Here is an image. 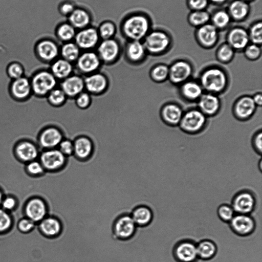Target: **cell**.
Instances as JSON below:
<instances>
[{
	"mask_svg": "<svg viewBox=\"0 0 262 262\" xmlns=\"http://www.w3.org/2000/svg\"><path fill=\"white\" fill-rule=\"evenodd\" d=\"M91 98L88 93L81 92L76 96V103L81 108L88 107L91 103Z\"/></svg>",
	"mask_w": 262,
	"mask_h": 262,
	"instance_id": "cell-50",
	"label": "cell"
},
{
	"mask_svg": "<svg viewBox=\"0 0 262 262\" xmlns=\"http://www.w3.org/2000/svg\"><path fill=\"white\" fill-rule=\"evenodd\" d=\"M38 152L36 145L29 140L18 142L14 148L16 157L20 161L26 163L35 160L38 156Z\"/></svg>",
	"mask_w": 262,
	"mask_h": 262,
	"instance_id": "cell-17",
	"label": "cell"
},
{
	"mask_svg": "<svg viewBox=\"0 0 262 262\" xmlns=\"http://www.w3.org/2000/svg\"><path fill=\"white\" fill-rule=\"evenodd\" d=\"M192 67L186 61H178L169 68L168 77L174 83H180L186 80L191 75Z\"/></svg>",
	"mask_w": 262,
	"mask_h": 262,
	"instance_id": "cell-19",
	"label": "cell"
},
{
	"mask_svg": "<svg viewBox=\"0 0 262 262\" xmlns=\"http://www.w3.org/2000/svg\"><path fill=\"white\" fill-rule=\"evenodd\" d=\"M206 117L201 111L193 110L183 115L180 121L181 127L188 132H196L205 125Z\"/></svg>",
	"mask_w": 262,
	"mask_h": 262,
	"instance_id": "cell-13",
	"label": "cell"
},
{
	"mask_svg": "<svg viewBox=\"0 0 262 262\" xmlns=\"http://www.w3.org/2000/svg\"><path fill=\"white\" fill-rule=\"evenodd\" d=\"M208 0H189L191 7L196 10H202L208 4Z\"/></svg>",
	"mask_w": 262,
	"mask_h": 262,
	"instance_id": "cell-54",
	"label": "cell"
},
{
	"mask_svg": "<svg viewBox=\"0 0 262 262\" xmlns=\"http://www.w3.org/2000/svg\"><path fill=\"white\" fill-rule=\"evenodd\" d=\"M262 24L261 22L255 24L251 28L249 39L254 44L259 45L262 41Z\"/></svg>",
	"mask_w": 262,
	"mask_h": 262,
	"instance_id": "cell-45",
	"label": "cell"
},
{
	"mask_svg": "<svg viewBox=\"0 0 262 262\" xmlns=\"http://www.w3.org/2000/svg\"><path fill=\"white\" fill-rule=\"evenodd\" d=\"M209 17L208 12L203 10H196L191 14L189 19L192 25L203 26L208 21Z\"/></svg>",
	"mask_w": 262,
	"mask_h": 262,
	"instance_id": "cell-41",
	"label": "cell"
},
{
	"mask_svg": "<svg viewBox=\"0 0 262 262\" xmlns=\"http://www.w3.org/2000/svg\"><path fill=\"white\" fill-rule=\"evenodd\" d=\"M35 224L36 223L27 217L24 218L18 222L17 228L20 231L24 233H27L34 228Z\"/></svg>",
	"mask_w": 262,
	"mask_h": 262,
	"instance_id": "cell-49",
	"label": "cell"
},
{
	"mask_svg": "<svg viewBox=\"0 0 262 262\" xmlns=\"http://www.w3.org/2000/svg\"><path fill=\"white\" fill-rule=\"evenodd\" d=\"M242 1H250V0H242Z\"/></svg>",
	"mask_w": 262,
	"mask_h": 262,
	"instance_id": "cell-60",
	"label": "cell"
},
{
	"mask_svg": "<svg viewBox=\"0 0 262 262\" xmlns=\"http://www.w3.org/2000/svg\"><path fill=\"white\" fill-rule=\"evenodd\" d=\"M11 96L16 100L27 99L32 93L30 80L23 76L13 80L10 86Z\"/></svg>",
	"mask_w": 262,
	"mask_h": 262,
	"instance_id": "cell-18",
	"label": "cell"
},
{
	"mask_svg": "<svg viewBox=\"0 0 262 262\" xmlns=\"http://www.w3.org/2000/svg\"><path fill=\"white\" fill-rule=\"evenodd\" d=\"M39 162L45 170L56 171L64 167L66 157L59 149H45L40 155Z\"/></svg>",
	"mask_w": 262,
	"mask_h": 262,
	"instance_id": "cell-8",
	"label": "cell"
},
{
	"mask_svg": "<svg viewBox=\"0 0 262 262\" xmlns=\"http://www.w3.org/2000/svg\"><path fill=\"white\" fill-rule=\"evenodd\" d=\"M149 29V21L148 18L140 14L127 17L122 25L123 33L130 41H140L148 34Z\"/></svg>",
	"mask_w": 262,
	"mask_h": 262,
	"instance_id": "cell-1",
	"label": "cell"
},
{
	"mask_svg": "<svg viewBox=\"0 0 262 262\" xmlns=\"http://www.w3.org/2000/svg\"><path fill=\"white\" fill-rule=\"evenodd\" d=\"M26 170L28 173L33 176L42 174L45 171L40 162L35 160L27 163Z\"/></svg>",
	"mask_w": 262,
	"mask_h": 262,
	"instance_id": "cell-47",
	"label": "cell"
},
{
	"mask_svg": "<svg viewBox=\"0 0 262 262\" xmlns=\"http://www.w3.org/2000/svg\"><path fill=\"white\" fill-rule=\"evenodd\" d=\"M217 214L221 221L225 223H229L235 213L231 205L223 204L217 208Z\"/></svg>",
	"mask_w": 262,
	"mask_h": 262,
	"instance_id": "cell-39",
	"label": "cell"
},
{
	"mask_svg": "<svg viewBox=\"0 0 262 262\" xmlns=\"http://www.w3.org/2000/svg\"><path fill=\"white\" fill-rule=\"evenodd\" d=\"M256 108V104L252 98L246 96L239 99L235 104V112L241 118H246L251 116Z\"/></svg>",
	"mask_w": 262,
	"mask_h": 262,
	"instance_id": "cell-31",
	"label": "cell"
},
{
	"mask_svg": "<svg viewBox=\"0 0 262 262\" xmlns=\"http://www.w3.org/2000/svg\"><path fill=\"white\" fill-rule=\"evenodd\" d=\"M262 135L261 133H258L255 137L254 139L255 146L257 149L258 152L260 153L261 152L262 147Z\"/></svg>",
	"mask_w": 262,
	"mask_h": 262,
	"instance_id": "cell-56",
	"label": "cell"
},
{
	"mask_svg": "<svg viewBox=\"0 0 262 262\" xmlns=\"http://www.w3.org/2000/svg\"><path fill=\"white\" fill-rule=\"evenodd\" d=\"M16 204L17 202L14 197L8 196L3 199L1 205L3 209L10 211L15 208Z\"/></svg>",
	"mask_w": 262,
	"mask_h": 262,
	"instance_id": "cell-53",
	"label": "cell"
},
{
	"mask_svg": "<svg viewBox=\"0 0 262 262\" xmlns=\"http://www.w3.org/2000/svg\"><path fill=\"white\" fill-rule=\"evenodd\" d=\"M13 224V220L7 211L0 208V233L9 230Z\"/></svg>",
	"mask_w": 262,
	"mask_h": 262,
	"instance_id": "cell-43",
	"label": "cell"
},
{
	"mask_svg": "<svg viewBox=\"0 0 262 262\" xmlns=\"http://www.w3.org/2000/svg\"><path fill=\"white\" fill-rule=\"evenodd\" d=\"M56 33L60 40L67 42L74 38L76 32V29L69 23H66L57 27Z\"/></svg>",
	"mask_w": 262,
	"mask_h": 262,
	"instance_id": "cell-37",
	"label": "cell"
},
{
	"mask_svg": "<svg viewBox=\"0 0 262 262\" xmlns=\"http://www.w3.org/2000/svg\"><path fill=\"white\" fill-rule=\"evenodd\" d=\"M162 116L168 123L175 125L180 122L183 116L181 108L174 104H168L162 110Z\"/></svg>",
	"mask_w": 262,
	"mask_h": 262,
	"instance_id": "cell-33",
	"label": "cell"
},
{
	"mask_svg": "<svg viewBox=\"0 0 262 262\" xmlns=\"http://www.w3.org/2000/svg\"><path fill=\"white\" fill-rule=\"evenodd\" d=\"M3 199V193L2 192L1 189H0V205H1Z\"/></svg>",
	"mask_w": 262,
	"mask_h": 262,
	"instance_id": "cell-58",
	"label": "cell"
},
{
	"mask_svg": "<svg viewBox=\"0 0 262 262\" xmlns=\"http://www.w3.org/2000/svg\"><path fill=\"white\" fill-rule=\"evenodd\" d=\"M256 205L255 194L250 190L243 189L235 194L231 206L236 214H250L255 210Z\"/></svg>",
	"mask_w": 262,
	"mask_h": 262,
	"instance_id": "cell-4",
	"label": "cell"
},
{
	"mask_svg": "<svg viewBox=\"0 0 262 262\" xmlns=\"http://www.w3.org/2000/svg\"><path fill=\"white\" fill-rule=\"evenodd\" d=\"M145 51L143 43L140 41L132 40L126 46V55L130 61L137 62L143 59Z\"/></svg>",
	"mask_w": 262,
	"mask_h": 262,
	"instance_id": "cell-32",
	"label": "cell"
},
{
	"mask_svg": "<svg viewBox=\"0 0 262 262\" xmlns=\"http://www.w3.org/2000/svg\"><path fill=\"white\" fill-rule=\"evenodd\" d=\"M38 228L41 233L49 237L59 235L62 230L60 221L55 216H46L39 223Z\"/></svg>",
	"mask_w": 262,
	"mask_h": 262,
	"instance_id": "cell-21",
	"label": "cell"
},
{
	"mask_svg": "<svg viewBox=\"0 0 262 262\" xmlns=\"http://www.w3.org/2000/svg\"><path fill=\"white\" fill-rule=\"evenodd\" d=\"M100 37L98 30L94 27H88L76 33L75 43L80 49L89 51L96 47Z\"/></svg>",
	"mask_w": 262,
	"mask_h": 262,
	"instance_id": "cell-12",
	"label": "cell"
},
{
	"mask_svg": "<svg viewBox=\"0 0 262 262\" xmlns=\"http://www.w3.org/2000/svg\"><path fill=\"white\" fill-rule=\"evenodd\" d=\"M172 253L177 262H196L199 258L196 243L189 239L178 242L173 247Z\"/></svg>",
	"mask_w": 262,
	"mask_h": 262,
	"instance_id": "cell-5",
	"label": "cell"
},
{
	"mask_svg": "<svg viewBox=\"0 0 262 262\" xmlns=\"http://www.w3.org/2000/svg\"><path fill=\"white\" fill-rule=\"evenodd\" d=\"M245 54L251 59L257 58L260 54V49L257 45L252 44L246 47Z\"/></svg>",
	"mask_w": 262,
	"mask_h": 262,
	"instance_id": "cell-52",
	"label": "cell"
},
{
	"mask_svg": "<svg viewBox=\"0 0 262 262\" xmlns=\"http://www.w3.org/2000/svg\"><path fill=\"white\" fill-rule=\"evenodd\" d=\"M256 105H261L262 103V95L260 93L256 94L253 98H252Z\"/></svg>",
	"mask_w": 262,
	"mask_h": 262,
	"instance_id": "cell-57",
	"label": "cell"
},
{
	"mask_svg": "<svg viewBox=\"0 0 262 262\" xmlns=\"http://www.w3.org/2000/svg\"><path fill=\"white\" fill-rule=\"evenodd\" d=\"M170 43V39L164 32L159 31L148 33L143 43L145 50L151 54H159L166 50Z\"/></svg>",
	"mask_w": 262,
	"mask_h": 262,
	"instance_id": "cell-9",
	"label": "cell"
},
{
	"mask_svg": "<svg viewBox=\"0 0 262 262\" xmlns=\"http://www.w3.org/2000/svg\"><path fill=\"white\" fill-rule=\"evenodd\" d=\"M199 106L203 114L212 115L218 111L220 101L214 95L211 93L205 94L200 97Z\"/></svg>",
	"mask_w": 262,
	"mask_h": 262,
	"instance_id": "cell-26",
	"label": "cell"
},
{
	"mask_svg": "<svg viewBox=\"0 0 262 262\" xmlns=\"http://www.w3.org/2000/svg\"><path fill=\"white\" fill-rule=\"evenodd\" d=\"M63 140L60 130L55 127H48L43 129L38 136L39 145L45 149L55 148Z\"/></svg>",
	"mask_w": 262,
	"mask_h": 262,
	"instance_id": "cell-15",
	"label": "cell"
},
{
	"mask_svg": "<svg viewBox=\"0 0 262 262\" xmlns=\"http://www.w3.org/2000/svg\"><path fill=\"white\" fill-rule=\"evenodd\" d=\"M69 23L75 29L81 30L89 26L91 22L89 13L82 8H75L68 16Z\"/></svg>",
	"mask_w": 262,
	"mask_h": 262,
	"instance_id": "cell-27",
	"label": "cell"
},
{
	"mask_svg": "<svg viewBox=\"0 0 262 262\" xmlns=\"http://www.w3.org/2000/svg\"><path fill=\"white\" fill-rule=\"evenodd\" d=\"M75 9L74 5L69 2L62 4L59 7L60 12L64 15L69 16Z\"/></svg>",
	"mask_w": 262,
	"mask_h": 262,
	"instance_id": "cell-55",
	"label": "cell"
},
{
	"mask_svg": "<svg viewBox=\"0 0 262 262\" xmlns=\"http://www.w3.org/2000/svg\"><path fill=\"white\" fill-rule=\"evenodd\" d=\"M73 71L72 63L61 58L55 59L51 66V72L58 79L66 78Z\"/></svg>",
	"mask_w": 262,
	"mask_h": 262,
	"instance_id": "cell-28",
	"label": "cell"
},
{
	"mask_svg": "<svg viewBox=\"0 0 262 262\" xmlns=\"http://www.w3.org/2000/svg\"><path fill=\"white\" fill-rule=\"evenodd\" d=\"M73 154L80 160L88 158L93 151V144L91 140L85 137H80L73 142Z\"/></svg>",
	"mask_w": 262,
	"mask_h": 262,
	"instance_id": "cell-25",
	"label": "cell"
},
{
	"mask_svg": "<svg viewBox=\"0 0 262 262\" xmlns=\"http://www.w3.org/2000/svg\"><path fill=\"white\" fill-rule=\"evenodd\" d=\"M59 53L62 58L72 63L78 59L80 54V49L71 41L65 42L59 50Z\"/></svg>",
	"mask_w": 262,
	"mask_h": 262,
	"instance_id": "cell-34",
	"label": "cell"
},
{
	"mask_svg": "<svg viewBox=\"0 0 262 262\" xmlns=\"http://www.w3.org/2000/svg\"><path fill=\"white\" fill-rule=\"evenodd\" d=\"M58 149L66 157L73 154V142L69 140H62L59 144Z\"/></svg>",
	"mask_w": 262,
	"mask_h": 262,
	"instance_id": "cell-51",
	"label": "cell"
},
{
	"mask_svg": "<svg viewBox=\"0 0 262 262\" xmlns=\"http://www.w3.org/2000/svg\"><path fill=\"white\" fill-rule=\"evenodd\" d=\"M137 226L145 227L152 222L154 214L151 209L146 205H139L135 207L130 214Z\"/></svg>",
	"mask_w": 262,
	"mask_h": 262,
	"instance_id": "cell-23",
	"label": "cell"
},
{
	"mask_svg": "<svg viewBox=\"0 0 262 262\" xmlns=\"http://www.w3.org/2000/svg\"><path fill=\"white\" fill-rule=\"evenodd\" d=\"M34 51L40 60L45 62H50L56 59L59 53V49L54 41L48 38H42L36 43Z\"/></svg>",
	"mask_w": 262,
	"mask_h": 262,
	"instance_id": "cell-11",
	"label": "cell"
},
{
	"mask_svg": "<svg viewBox=\"0 0 262 262\" xmlns=\"http://www.w3.org/2000/svg\"><path fill=\"white\" fill-rule=\"evenodd\" d=\"M229 224L234 234L243 237L252 234L256 228L255 221L250 214L235 213Z\"/></svg>",
	"mask_w": 262,
	"mask_h": 262,
	"instance_id": "cell-7",
	"label": "cell"
},
{
	"mask_svg": "<svg viewBox=\"0 0 262 262\" xmlns=\"http://www.w3.org/2000/svg\"><path fill=\"white\" fill-rule=\"evenodd\" d=\"M249 12V7L245 1L236 0L233 2L229 7L230 14L234 18L238 20L245 18Z\"/></svg>",
	"mask_w": 262,
	"mask_h": 262,
	"instance_id": "cell-36",
	"label": "cell"
},
{
	"mask_svg": "<svg viewBox=\"0 0 262 262\" xmlns=\"http://www.w3.org/2000/svg\"><path fill=\"white\" fill-rule=\"evenodd\" d=\"M84 88L91 93L99 94L104 91L107 86V80L100 73H93L84 79Z\"/></svg>",
	"mask_w": 262,
	"mask_h": 262,
	"instance_id": "cell-22",
	"label": "cell"
},
{
	"mask_svg": "<svg viewBox=\"0 0 262 262\" xmlns=\"http://www.w3.org/2000/svg\"><path fill=\"white\" fill-rule=\"evenodd\" d=\"M120 51L117 41L113 38L104 39L98 45L97 55L101 61L111 63L117 59Z\"/></svg>",
	"mask_w": 262,
	"mask_h": 262,
	"instance_id": "cell-14",
	"label": "cell"
},
{
	"mask_svg": "<svg viewBox=\"0 0 262 262\" xmlns=\"http://www.w3.org/2000/svg\"><path fill=\"white\" fill-rule=\"evenodd\" d=\"M198 36L199 40L203 45L207 47L211 46L217 40V29L213 25L205 24L199 29Z\"/></svg>",
	"mask_w": 262,
	"mask_h": 262,
	"instance_id": "cell-29",
	"label": "cell"
},
{
	"mask_svg": "<svg viewBox=\"0 0 262 262\" xmlns=\"http://www.w3.org/2000/svg\"><path fill=\"white\" fill-rule=\"evenodd\" d=\"M233 56V49L229 44H224L218 51V57L223 61H229Z\"/></svg>",
	"mask_w": 262,
	"mask_h": 262,
	"instance_id": "cell-48",
	"label": "cell"
},
{
	"mask_svg": "<svg viewBox=\"0 0 262 262\" xmlns=\"http://www.w3.org/2000/svg\"><path fill=\"white\" fill-rule=\"evenodd\" d=\"M47 96L49 103L54 106L60 105L66 98V95L61 89H54Z\"/></svg>",
	"mask_w": 262,
	"mask_h": 262,
	"instance_id": "cell-40",
	"label": "cell"
},
{
	"mask_svg": "<svg viewBox=\"0 0 262 262\" xmlns=\"http://www.w3.org/2000/svg\"><path fill=\"white\" fill-rule=\"evenodd\" d=\"M227 82L224 72L218 68L205 71L201 76V86L211 93H219L225 88Z\"/></svg>",
	"mask_w": 262,
	"mask_h": 262,
	"instance_id": "cell-2",
	"label": "cell"
},
{
	"mask_svg": "<svg viewBox=\"0 0 262 262\" xmlns=\"http://www.w3.org/2000/svg\"><path fill=\"white\" fill-rule=\"evenodd\" d=\"M210 1L213 2L214 3H220L225 2L226 0H210Z\"/></svg>",
	"mask_w": 262,
	"mask_h": 262,
	"instance_id": "cell-59",
	"label": "cell"
},
{
	"mask_svg": "<svg viewBox=\"0 0 262 262\" xmlns=\"http://www.w3.org/2000/svg\"><path fill=\"white\" fill-rule=\"evenodd\" d=\"M76 61L77 67L81 72L91 73L99 68L101 60L97 53L86 51L80 54Z\"/></svg>",
	"mask_w": 262,
	"mask_h": 262,
	"instance_id": "cell-16",
	"label": "cell"
},
{
	"mask_svg": "<svg viewBox=\"0 0 262 262\" xmlns=\"http://www.w3.org/2000/svg\"><path fill=\"white\" fill-rule=\"evenodd\" d=\"M7 74L13 80L23 76L24 70L23 66L18 62H12L7 67Z\"/></svg>",
	"mask_w": 262,
	"mask_h": 262,
	"instance_id": "cell-44",
	"label": "cell"
},
{
	"mask_svg": "<svg viewBox=\"0 0 262 262\" xmlns=\"http://www.w3.org/2000/svg\"><path fill=\"white\" fill-rule=\"evenodd\" d=\"M84 88V79L78 75H70L61 83L60 89L66 96L76 97Z\"/></svg>",
	"mask_w": 262,
	"mask_h": 262,
	"instance_id": "cell-20",
	"label": "cell"
},
{
	"mask_svg": "<svg viewBox=\"0 0 262 262\" xmlns=\"http://www.w3.org/2000/svg\"><path fill=\"white\" fill-rule=\"evenodd\" d=\"M182 95L187 99L194 100L202 95V87L194 81L185 82L181 88Z\"/></svg>",
	"mask_w": 262,
	"mask_h": 262,
	"instance_id": "cell-35",
	"label": "cell"
},
{
	"mask_svg": "<svg viewBox=\"0 0 262 262\" xmlns=\"http://www.w3.org/2000/svg\"><path fill=\"white\" fill-rule=\"evenodd\" d=\"M97 30L100 38L104 40L112 38L116 32V28L113 23L106 21L100 25Z\"/></svg>",
	"mask_w": 262,
	"mask_h": 262,
	"instance_id": "cell-38",
	"label": "cell"
},
{
	"mask_svg": "<svg viewBox=\"0 0 262 262\" xmlns=\"http://www.w3.org/2000/svg\"><path fill=\"white\" fill-rule=\"evenodd\" d=\"M32 92L36 96L47 95L55 88L57 79L50 71L41 70L33 75L30 79Z\"/></svg>",
	"mask_w": 262,
	"mask_h": 262,
	"instance_id": "cell-3",
	"label": "cell"
},
{
	"mask_svg": "<svg viewBox=\"0 0 262 262\" xmlns=\"http://www.w3.org/2000/svg\"><path fill=\"white\" fill-rule=\"evenodd\" d=\"M230 18V15L227 12L223 10L219 11L213 16V25L215 27L224 28L228 25Z\"/></svg>",
	"mask_w": 262,
	"mask_h": 262,
	"instance_id": "cell-42",
	"label": "cell"
},
{
	"mask_svg": "<svg viewBox=\"0 0 262 262\" xmlns=\"http://www.w3.org/2000/svg\"><path fill=\"white\" fill-rule=\"evenodd\" d=\"M196 250L199 258L207 260L214 257L217 253V247L212 241L203 239L196 244Z\"/></svg>",
	"mask_w": 262,
	"mask_h": 262,
	"instance_id": "cell-30",
	"label": "cell"
},
{
	"mask_svg": "<svg viewBox=\"0 0 262 262\" xmlns=\"http://www.w3.org/2000/svg\"><path fill=\"white\" fill-rule=\"evenodd\" d=\"M249 34L243 28H236L230 31L228 36L229 45L234 49L245 48L249 41Z\"/></svg>",
	"mask_w": 262,
	"mask_h": 262,
	"instance_id": "cell-24",
	"label": "cell"
},
{
	"mask_svg": "<svg viewBox=\"0 0 262 262\" xmlns=\"http://www.w3.org/2000/svg\"><path fill=\"white\" fill-rule=\"evenodd\" d=\"M151 76L157 81H162L166 79L169 74V68L165 65H159L151 71Z\"/></svg>",
	"mask_w": 262,
	"mask_h": 262,
	"instance_id": "cell-46",
	"label": "cell"
},
{
	"mask_svg": "<svg viewBox=\"0 0 262 262\" xmlns=\"http://www.w3.org/2000/svg\"><path fill=\"white\" fill-rule=\"evenodd\" d=\"M48 206L41 198L35 197L30 199L26 204L25 212L27 218L35 223H39L47 216Z\"/></svg>",
	"mask_w": 262,
	"mask_h": 262,
	"instance_id": "cell-10",
	"label": "cell"
},
{
	"mask_svg": "<svg viewBox=\"0 0 262 262\" xmlns=\"http://www.w3.org/2000/svg\"><path fill=\"white\" fill-rule=\"evenodd\" d=\"M137 226L129 214H124L116 219L113 225L114 236L121 240L130 238L135 234Z\"/></svg>",
	"mask_w": 262,
	"mask_h": 262,
	"instance_id": "cell-6",
	"label": "cell"
}]
</instances>
